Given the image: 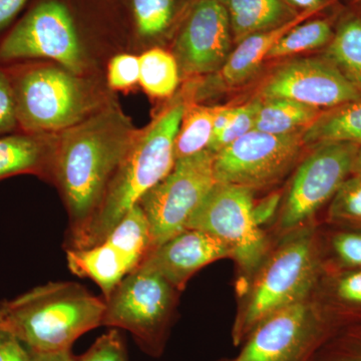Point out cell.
I'll list each match as a JSON object with an SVG mask.
<instances>
[{"instance_id": "24", "label": "cell", "mask_w": 361, "mask_h": 361, "mask_svg": "<svg viewBox=\"0 0 361 361\" xmlns=\"http://www.w3.org/2000/svg\"><path fill=\"white\" fill-rule=\"evenodd\" d=\"M104 242L110 244L129 260L134 270L152 249L151 227L140 204L126 214Z\"/></svg>"}, {"instance_id": "29", "label": "cell", "mask_w": 361, "mask_h": 361, "mask_svg": "<svg viewBox=\"0 0 361 361\" xmlns=\"http://www.w3.org/2000/svg\"><path fill=\"white\" fill-rule=\"evenodd\" d=\"M329 218L336 224L361 230V177L350 175L332 198Z\"/></svg>"}, {"instance_id": "21", "label": "cell", "mask_w": 361, "mask_h": 361, "mask_svg": "<svg viewBox=\"0 0 361 361\" xmlns=\"http://www.w3.org/2000/svg\"><path fill=\"white\" fill-rule=\"evenodd\" d=\"M304 146L314 148L327 142L361 145V99L322 111L303 130Z\"/></svg>"}, {"instance_id": "33", "label": "cell", "mask_w": 361, "mask_h": 361, "mask_svg": "<svg viewBox=\"0 0 361 361\" xmlns=\"http://www.w3.org/2000/svg\"><path fill=\"white\" fill-rule=\"evenodd\" d=\"M20 130L13 84L6 66H0V135Z\"/></svg>"}, {"instance_id": "4", "label": "cell", "mask_w": 361, "mask_h": 361, "mask_svg": "<svg viewBox=\"0 0 361 361\" xmlns=\"http://www.w3.org/2000/svg\"><path fill=\"white\" fill-rule=\"evenodd\" d=\"M186 108L182 102L172 104L142 134L135 135L96 214L68 248H90L103 243L123 216L172 171L176 137Z\"/></svg>"}, {"instance_id": "3", "label": "cell", "mask_w": 361, "mask_h": 361, "mask_svg": "<svg viewBox=\"0 0 361 361\" xmlns=\"http://www.w3.org/2000/svg\"><path fill=\"white\" fill-rule=\"evenodd\" d=\"M106 301L75 282H51L0 302V329L32 353L71 348L103 323Z\"/></svg>"}, {"instance_id": "35", "label": "cell", "mask_w": 361, "mask_h": 361, "mask_svg": "<svg viewBox=\"0 0 361 361\" xmlns=\"http://www.w3.org/2000/svg\"><path fill=\"white\" fill-rule=\"evenodd\" d=\"M331 245L343 269H361V230L336 234Z\"/></svg>"}, {"instance_id": "20", "label": "cell", "mask_w": 361, "mask_h": 361, "mask_svg": "<svg viewBox=\"0 0 361 361\" xmlns=\"http://www.w3.org/2000/svg\"><path fill=\"white\" fill-rule=\"evenodd\" d=\"M126 27L142 42L161 39L182 16L185 0H116Z\"/></svg>"}, {"instance_id": "14", "label": "cell", "mask_w": 361, "mask_h": 361, "mask_svg": "<svg viewBox=\"0 0 361 361\" xmlns=\"http://www.w3.org/2000/svg\"><path fill=\"white\" fill-rule=\"evenodd\" d=\"M259 97H284L330 110L360 101L361 92L324 58L299 59L275 71L263 85Z\"/></svg>"}, {"instance_id": "12", "label": "cell", "mask_w": 361, "mask_h": 361, "mask_svg": "<svg viewBox=\"0 0 361 361\" xmlns=\"http://www.w3.org/2000/svg\"><path fill=\"white\" fill-rule=\"evenodd\" d=\"M360 145L327 142L313 149L300 164L285 199L280 227L295 231L331 201L353 172Z\"/></svg>"}, {"instance_id": "18", "label": "cell", "mask_w": 361, "mask_h": 361, "mask_svg": "<svg viewBox=\"0 0 361 361\" xmlns=\"http://www.w3.org/2000/svg\"><path fill=\"white\" fill-rule=\"evenodd\" d=\"M313 13H301L293 20L284 25L249 35L237 44L236 49L221 68V77L228 85L243 84L255 73L259 66L267 59L268 54L279 39L286 35L291 28L308 20Z\"/></svg>"}, {"instance_id": "10", "label": "cell", "mask_w": 361, "mask_h": 361, "mask_svg": "<svg viewBox=\"0 0 361 361\" xmlns=\"http://www.w3.org/2000/svg\"><path fill=\"white\" fill-rule=\"evenodd\" d=\"M214 160L215 154L208 149L179 159L139 202L151 227L152 249L187 229L188 221L217 183Z\"/></svg>"}, {"instance_id": "38", "label": "cell", "mask_w": 361, "mask_h": 361, "mask_svg": "<svg viewBox=\"0 0 361 361\" xmlns=\"http://www.w3.org/2000/svg\"><path fill=\"white\" fill-rule=\"evenodd\" d=\"M278 204H279V195L273 194L261 201L258 205H254V218L260 227L274 215Z\"/></svg>"}, {"instance_id": "9", "label": "cell", "mask_w": 361, "mask_h": 361, "mask_svg": "<svg viewBox=\"0 0 361 361\" xmlns=\"http://www.w3.org/2000/svg\"><path fill=\"white\" fill-rule=\"evenodd\" d=\"M253 192L216 183L187 224V229L200 230L220 240L242 272L250 276L268 256L267 239L254 218Z\"/></svg>"}, {"instance_id": "31", "label": "cell", "mask_w": 361, "mask_h": 361, "mask_svg": "<svg viewBox=\"0 0 361 361\" xmlns=\"http://www.w3.org/2000/svg\"><path fill=\"white\" fill-rule=\"evenodd\" d=\"M260 104V97L253 99L244 106H236V111L233 116L231 122L219 135L213 137L208 151L216 154L221 149L231 145L233 142L248 134L255 127L256 116Z\"/></svg>"}, {"instance_id": "37", "label": "cell", "mask_w": 361, "mask_h": 361, "mask_svg": "<svg viewBox=\"0 0 361 361\" xmlns=\"http://www.w3.org/2000/svg\"><path fill=\"white\" fill-rule=\"evenodd\" d=\"M32 0H0V39L25 13Z\"/></svg>"}, {"instance_id": "27", "label": "cell", "mask_w": 361, "mask_h": 361, "mask_svg": "<svg viewBox=\"0 0 361 361\" xmlns=\"http://www.w3.org/2000/svg\"><path fill=\"white\" fill-rule=\"evenodd\" d=\"M140 84L151 96L166 97L179 85V63L170 52L151 49L140 56Z\"/></svg>"}, {"instance_id": "22", "label": "cell", "mask_w": 361, "mask_h": 361, "mask_svg": "<svg viewBox=\"0 0 361 361\" xmlns=\"http://www.w3.org/2000/svg\"><path fill=\"white\" fill-rule=\"evenodd\" d=\"M322 110L284 97L262 99L254 130L271 135H286L302 130L314 122Z\"/></svg>"}, {"instance_id": "39", "label": "cell", "mask_w": 361, "mask_h": 361, "mask_svg": "<svg viewBox=\"0 0 361 361\" xmlns=\"http://www.w3.org/2000/svg\"><path fill=\"white\" fill-rule=\"evenodd\" d=\"M284 1L298 13H317L329 6L332 0H284Z\"/></svg>"}, {"instance_id": "32", "label": "cell", "mask_w": 361, "mask_h": 361, "mask_svg": "<svg viewBox=\"0 0 361 361\" xmlns=\"http://www.w3.org/2000/svg\"><path fill=\"white\" fill-rule=\"evenodd\" d=\"M75 361H129L122 334L116 329L103 334Z\"/></svg>"}, {"instance_id": "5", "label": "cell", "mask_w": 361, "mask_h": 361, "mask_svg": "<svg viewBox=\"0 0 361 361\" xmlns=\"http://www.w3.org/2000/svg\"><path fill=\"white\" fill-rule=\"evenodd\" d=\"M322 273L312 229L295 230L267 256L254 274L250 289L232 329L235 345L268 316L311 298Z\"/></svg>"}, {"instance_id": "36", "label": "cell", "mask_w": 361, "mask_h": 361, "mask_svg": "<svg viewBox=\"0 0 361 361\" xmlns=\"http://www.w3.org/2000/svg\"><path fill=\"white\" fill-rule=\"evenodd\" d=\"M0 361H32V355L16 337L0 329Z\"/></svg>"}, {"instance_id": "11", "label": "cell", "mask_w": 361, "mask_h": 361, "mask_svg": "<svg viewBox=\"0 0 361 361\" xmlns=\"http://www.w3.org/2000/svg\"><path fill=\"white\" fill-rule=\"evenodd\" d=\"M302 133L271 135L251 130L215 154L216 180L252 190L274 184L295 165L304 146Z\"/></svg>"}, {"instance_id": "25", "label": "cell", "mask_w": 361, "mask_h": 361, "mask_svg": "<svg viewBox=\"0 0 361 361\" xmlns=\"http://www.w3.org/2000/svg\"><path fill=\"white\" fill-rule=\"evenodd\" d=\"M329 304H324L339 329L361 322V269H343L330 278Z\"/></svg>"}, {"instance_id": "8", "label": "cell", "mask_w": 361, "mask_h": 361, "mask_svg": "<svg viewBox=\"0 0 361 361\" xmlns=\"http://www.w3.org/2000/svg\"><path fill=\"white\" fill-rule=\"evenodd\" d=\"M338 329L324 304L306 299L266 317L223 361H310Z\"/></svg>"}, {"instance_id": "6", "label": "cell", "mask_w": 361, "mask_h": 361, "mask_svg": "<svg viewBox=\"0 0 361 361\" xmlns=\"http://www.w3.org/2000/svg\"><path fill=\"white\" fill-rule=\"evenodd\" d=\"M176 291L157 273L135 268L104 300L102 325L127 330L146 355L160 357L174 317Z\"/></svg>"}, {"instance_id": "7", "label": "cell", "mask_w": 361, "mask_h": 361, "mask_svg": "<svg viewBox=\"0 0 361 361\" xmlns=\"http://www.w3.org/2000/svg\"><path fill=\"white\" fill-rule=\"evenodd\" d=\"M13 84L20 132L66 130L84 120V90L73 73L54 66H6Z\"/></svg>"}, {"instance_id": "2", "label": "cell", "mask_w": 361, "mask_h": 361, "mask_svg": "<svg viewBox=\"0 0 361 361\" xmlns=\"http://www.w3.org/2000/svg\"><path fill=\"white\" fill-rule=\"evenodd\" d=\"M116 16V0H32L0 39V66L47 59L82 73L87 25Z\"/></svg>"}, {"instance_id": "19", "label": "cell", "mask_w": 361, "mask_h": 361, "mask_svg": "<svg viewBox=\"0 0 361 361\" xmlns=\"http://www.w3.org/2000/svg\"><path fill=\"white\" fill-rule=\"evenodd\" d=\"M222 2L229 16L235 44H239L254 33L284 25L301 13L284 0H222Z\"/></svg>"}, {"instance_id": "1", "label": "cell", "mask_w": 361, "mask_h": 361, "mask_svg": "<svg viewBox=\"0 0 361 361\" xmlns=\"http://www.w3.org/2000/svg\"><path fill=\"white\" fill-rule=\"evenodd\" d=\"M135 135L127 116L114 108L63 132L54 152V178L70 217L68 245L90 224Z\"/></svg>"}, {"instance_id": "40", "label": "cell", "mask_w": 361, "mask_h": 361, "mask_svg": "<svg viewBox=\"0 0 361 361\" xmlns=\"http://www.w3.org/2000/svg\"><path fill=\"white\" fill-rule=\"evenodd\" d=\"M235 111H236V106H220V110L214 121L213 137L226 129L231 122Z\"/></svg>"}, {"instance_id": "30", "label": "cell", "mask_w": 361, "mask_h": 361, "mask_svg": "<svg viewBox=\"0 0 361 361\" xmlns=\"http://www.w3.org/2000/svg\"><path fill=\"white\" fill-rule=\"evenodd\" d=\"M310 361H361V322L337 330Z\"/></svg>"}, {"instance_id": "15", "label": "cell", "mask_w": 361, "mask_h": 361, "mask_svg": "<svg viewBox=\"0 0 361 361\" xmlns=\"http://www.w3.org/2000/svg\"><path fill=\"white\" fill-rule=\"evenodd\" d=\"M228 257L229 249L220 240L200 230L186 229L152 249L137 268L155 272L183 290L197 271Z\"/></svg>"}, {"instance_id": "23", "label": "cell", "mask_w": 361, "mask_h": 361, "mask_svg": "<svg viewBox=\"0 0 361 361\" xmlns=\"http://www.w3.org/2000/svg\"><path fill=\"white\" fill-rule=\"evenodd\" d=\"M323 58L361 92V13L342 18Z\"/></svg>"}, {"instance_id": "41", "label": "cell", "mask_w": 361, "mask_h": 361, "mask_svg": "<svg viewBox=\"0 0 361 361\" xmlns=\"http://www.w3.org/2000/svg\"><path fill=\"white\" fill-rule=\"evenodd\" d=\"M32 361H75L71 348L54 353H32Z\"/></svg>"}, {"instance_id": "26", "label": "cell", "mask_w": 361, "mask_h": 361, "mask_svg": "<svg viewBox=\"0 0 361 361\" xmlns=\"http://www.w3.org/2000/svg\"><path fill=\"white\" fill-rule=\"evenodd\" d=\"M219 110L220 106L186 108L176 137V161L208 149L213 139L214 121Z\"/></svg>"}, {"instance_id": "13", "label": "cell", "mask_w": 361, "mask_h": 361, "mask_svg": "<svg viewBox=\"0 0 361 361\" xmlns=\"http://www.w3.org/2000/svg\"><path fill=\"white\" fill-rule=\"evenodd\" d=\"M233 42L222 0H194L180 23L175 58L187 75L214 73L225 65Z\"/></svg>"}, {"instance_id": "17", "label": "cell", "mask_w": 361, "mask_h": 361, "mask_svg": "<svg viewBox=\"0 0 361 361\" xmlns=\"http://www.w3.org/2000/svg\"><path fill=\"white\" fill-rule=\"evenodd\" d=\"M54 149L37 134L0 135V180L21 174L54 178Z\"/></svg>"}, {"instance_id": "16", "label": "cell", "mask_w": 361, "mask_h": 361, "mask_svg": "<svg viewBox=\"0 0 361 361\" xmlns=\"http://www.w3.org/2000/svg\"><path fill=\"white\" fill-rule=\"evenodd\" d=\"M66 261L73 274L89 278L99 285L104 300L134 271L129 260L106 242L90 248H68Z\"/></svg>"}, {"instance_id": "28", "label": "cell", "mask_w": 361, "mask_h": 361, "mask_svg": "<svg viewBox=\"0 0 361 361\" xmlns=\"http://www.w3.org/2000/svg\"><path fill=\"white\" fill-rule=\"evenodd\" d=\"M334 35V25L330 18H308L284 35L266 59L286 58L326 47Z\"/></svg>"}, {"instance_id": "42", "label": "cell", "mask_w": 361, "mask_h": 361, "mask_svg": "<svg viewBox=\"0 0 361 361\" xmlns=\"http://www.w3.org/2000/svg\"><path fill=\"white\" fill-rule=\"evenodd\" d=\"M351 175L361 177V145L360 148H358L357 153H356L355 161H353V172H351Z\"/></svg>"}, {"instance_id": "34", "label": "cell", "mask_w": 361, "mask_h": 361, "mask_svg": "<svg viewBox=\"0 0 361 361\" xmlns=\"http://www.w3.org/2000/svg\"><path fill=\"white\" fill-rule=\"evenodd\" d=\"M140 58L133 54H118L111 59L108 70L109 84L113 89H129L139 82Z\"/></svg>"}]
</instances>
